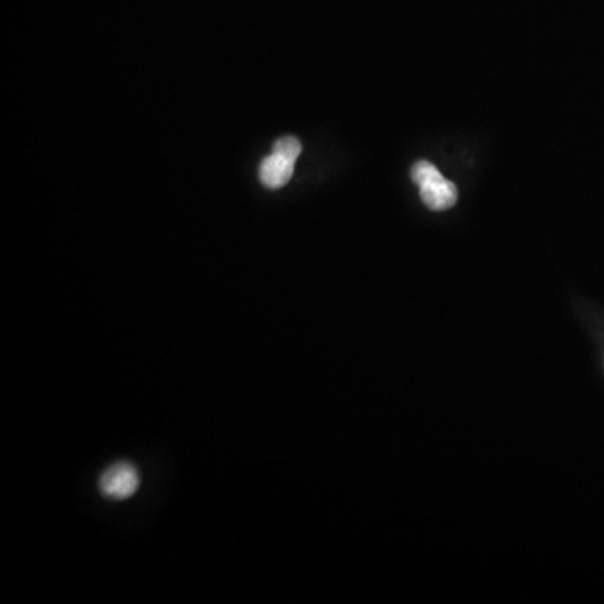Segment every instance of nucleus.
Returning a JSON list of instances; mask_svg holds the SVG:
<instances>
[{
	"label": "nucleus",
	"mask_w": 604,
	"mask_h": 604,
	"mask_svg": "<svg viewBox=\"0 0 604 604\" xmlns=\"http://www.w3.org/2000/svg\"><path fill=\"white\" fill-rule=\"evenodd\" d=\"M294 163L289 158L274 155L267 157L259 167V178L261 182L269 188H281L291 180L294 172Z\"/></svg>",
	"instance_id": "3"
},
{
	"label": "nucleus",
	"mask_w": 604,
	"mask_h": 604,
	"mask_svg": "<svg viewBox=\"0 0 604 604\" xmlns=\"http://www.w3.org/2000/svg\"><path fill=\"white\" fill-rule=\"evenodd\" d=\"M140 472L130 462H118L99 477V492L110 500H126L140 489Z\"/></svg>",
	"instance_id": "2"
},
{
	"label": "nucleus",
	"mask_w": 604,
	"mask_h": 604,
	"mask_svg": "<svg viewBox=\"0 0 604 604\" xmlns=\"http://www.w3.org/2000/svg\"><path fill=\"white\" fill-rule=\"evenodd\" d=\"M301 151L302 145L296 136H282L279 140L274 141V145H272V153L274 155L289 158L292 162H296L299 155H301Z\"/></svg>",
	"instance_id": "4"
},
{
	"label": "nucleus",
	"mask_w": 604,
	"mask_h": 604,
	"mask_svg": "<svg viewBox=\"0 0 604 604\" xmlns=\"http://www.w3.org/2000/svg\"><path fill=\"white\" fill-rule=\"evenodd\" d=\"M412 180L420 188V198L428 209H452L457 204L459 190L457 185L443 177L438 168L430 162H417L412 167Z\"/></svg>",
	"instance_id": "1"
}]
</instances>
